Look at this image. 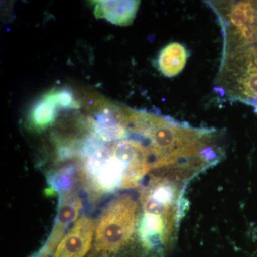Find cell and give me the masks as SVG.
I'll list each match as a JSON object with an SVG mask.
<instances>
[{
	"label": "cell",
	"mask_w": 257,
	"mask_h": 257,
	"mask_svg": "<svg viewBox=\"0 0 257 257\" xmlns=\"http://www.w3.org/2000/svg\"><path fill=\"white\" fill-rule=\"evenodd\" d=\"M75 102L72 93L66 89L48 93L32 109L30 116L32 128L39 132L47 130L55 122L60 109L72 107Z\"/></svg>",
	"instance_id": "cell-1"
},
{
	"label": "cell",
	"mask_w": 257,
	"mask_h": 257,
	"mask_svg": "<svg viewBox=\"0 0 257 257\" xmlns=\"http://www.w3.org/2000/svg\"><path fill=\"white\" fill-rule=\"evenodd\" d=\"M140 1H96L94 15L114 25L127 26L136 16Z\"/></svg>",
	"instance_id": "cell-2"
},
{
	"label": "cell",
	"mask_w": 257,
	"mask_h": 257,
	"mask_svg": "<svg viewBox=\"0 0 257 257\" xmlns=\"http://www.w3.org/2000/svg\"><path fill=\"white\" fill-rule=\"evenodd\" d=\"M187 51L179 42H172L161 51L158 67L165 77H173L180 73L187 63Z\"/></svg>",
	"instance_id": "cell-3"
},
{
	"label": "cell",
	"mask_w": 257,
	"mask_h": 257,
	"mask_svg": "<svg viewBox=\"0 0 257 257\" xmlns=\"http://www.w3.org/2000/svg\"><path fill=\"white\" fill-rule=\"evenodd\" d=\"M78 179L84 180L80 166L77 162H71L50 172L47 182L52 192L59 193L61 196L72 194Z\"/></svg>",
	"instance_id": "cell-4"
},
{
	"label": "cell",
	"mask_w": 257,
	"mask_h": 257,
	"mask_svg": "<svg viewBox=\"0 0 257 257\" xmlns=\"http://www.w3.org/2000/svg\"><path fill=\"white\" fill-rule=\"evenodd\" d=\"M82 208V201L74 193L61 195L56 221L68 226L77 219Z\"/></svg>",
	"instance_id": "cell-5"
}]
</instances>
